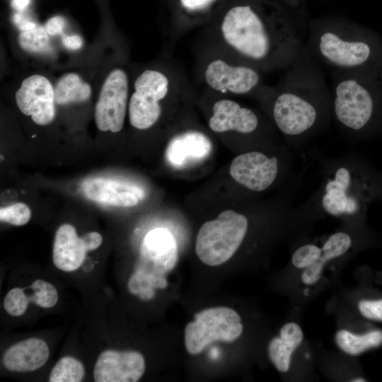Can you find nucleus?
<instances>
[{
    "mask_svg": "<svg viewBox=\"0 0 382 382\" xmlns=\"http://www.w3.org/2000/svg\"><path fill=\"white\" fill-rule=\"evenodd\" d=\"M144 371V359L139 352L105 350L96 361L93 377L96 382H136Z\"/></svg>",
    "mask_w": 382,
    "mask_h": 382,
    "instance_id": "nucleus-15",
    "label": "nucleus"
},
{
    "mask_svg": "<svg viewBox=\"0 0 382 382\" xmlns=\"http://www.w3.org/2000/svg\"><path fill=\"white\" fill-rule=\"evenodd\" d=\"M87 251L82 237L78 236L72 225L64 224L58 228L52 250L56 267L65 272L77 270L83 262Z\"/></svg>",
    "mask_w": 382,
    "mask_h": 382,
    "instance_id": "nucleus-17",
    "label": "nucleus"
},
{
    "mask_svg": "<svg viewBox=\"0 0 382 382\" xmlns=\"http://www.w3.org/2000/svg\"><path fill=\"white\" fill-rule=\"evenodd\" d=\"M352 244V237L345 231L332 234L323 244L322 255L329 261L346 253Z\"/></svg>",
    "mask_w": 382,
    "mask_h": 382,
    "instance_id": "nucleus-27",
    "label": "nucleus"
},
{
    "mask_svg": "<svg viewBox=\"0 0 382 382\" xmlns=\"http://www.w3.org/2000/svg\"><path fill=\"white\" fill-rule=\"evenodd\" d=\"M272 114L279 131L291 137L307 132L316 125L318 118L316 108L311 103L291 93L277 96Z\"/></svg>",
    "mask_w": 382,
    "mask_h": 382,
    "instance_id": "nucleus-12",
    "label": "nucleus"
},
{
    "mask_svg": "<svg viewBox=\"0 0 382 382\" xmlns=\"http://www.w3.org/2000/svg\"><path fill=\"white\" fill-rule=\"evenodd\" d=\"M62 43L68 49L78 50L82 47L83 40L77 35H64L62 37Z\"/></svg>",
    "mask_w": 382,
    "mask_h": 382,
    "instance_id": "nucleus-36",
    "label": "nucleus"
},
{
    "mask_svg": "<svg viewBox=\"0 0 382 382\" xmlns=\"http://www.w3.org/2000/svg\"><path fill=\"white\" fill-rule=\"evenodd\" d=\"M31 217L30 208L23 203L17 202L0 209V219L14 226L26 224Z\"/></svg>",
    "mask_w": 382,
    "mask_h": 382,
    "instance_id": "nucleus-29",
    "label": "nucleus"
},
{
    "mask_svg": "<svg viewBox=\"0 0 382 382\" xmlns=\"http://www.w3.org/2000/svg\"><path fill=\"white\" fill-rule=\"evenodd\" d=\"M358 308L365 318L382 321V299L361 301L358 304Z\"/></svg>",
    "mask_w": 382,
    "mask_h": 382,
    "instance_id": "nucleus-32",
    "label": "nucleus"
},
{
    "mask_svg": "<svg viewBox=\"0 0 382 382\" xmlns=\"http://www.w3.org/2000/svg\"><path fill=\"white\" fill-rule=\"evenodd\" d=\"M64 25V19L61 16H57L47 21L45 28L48 34L57 35L62 33Z\"/></svg>",
    "mask_w": 382,
    "mask_h": 382,
    "instance_id": "nucleus-34",
    "label": "nucleus"
},
{
    "mask_svg": "<svg viewBox=\"0 0 382 382\" xmlns=\"http://www.w3.org/2000/svg\"><path fill=\"white\" fill-rule=\"evenodd\" d=\"M22 113L31 116L39 125H47L55 117L54 90L44 76L35 74L25 79L15 95Z\"/></svg>",
    "mask_w": 382,
    "mask_h": 382,
    "instance_id": "nucleus-11",
    "label": "nucleus"
},
{
    "mask_svg": "<svg viewBox=\"0 0 382 382\" xmlns=\"http://www.w3.org/2000/svg\"><path fill=\"white\" fill-rule=\"evenodd\" d=\"M128 105L129 123L138 130H146L161 118L164 104L193 100L196 89L176 64L146 69L135 79Z\"/></svg>",
    "mask_w": 382,
    "mask_h": 382,
    "instance_id": "nucleus-3",
    "label": "nucleus"
},
{
    "mask_svg": "<svg viewBox=\"0 0 382 382\" xmlns=\"http://www.w3.org/2000/svg\"><path fill=\"white\" fill-rule=\"evenodd\" d=\"M34 296V303L42 308H52L58 301L56 288L50 283L37 279L30 286Z\"/></svg>",
    "mask_w": 382,
    "mask_h": 382,
    "instance_id": "nucleus-28",
    "label": "nucleus"
},
{
    "mask_svg": "<svg viewBox=\"0 0 382 382\" xmlns=\"http://www.w3.org/2000/svg\"><path fill=\"white\" fill-rule=\"evenodd\" d=\"M195 72L203 89L228 97L248 95L260 83L256 67L204 42L197 49Z\"/></svg>",
    "mask_w": 382,
    "mask_h": 382,
    "instance_id": "nucleus-4",
    "label": "nucleus"
},
{
    "mask_svg": "<svg viewBox=\"0 0 382 382\" xmlns=\"http://www.w3.org/2000/svg\"><path fill=\"white\" fill-rule=\"evenodd\" d=\"M243 327L238 313L227 307L200 311L185 328V345L190 354H197L214 341L231 342L241 335Z\"/></svg>",
    "mask_w": 382,
    "mask_h": 382,
    "instance_id": "nucleus-6",
    "label": "nucleus"
},
{
    "mask_svg": "<svg viewBox=\"0 0 382 382\" xmlns=\"http://www.w3.org/2000/svg\"><path fill=\"white\" fill-rule=\"evenodd\" d=\"M213 149L212 139L202 130L183 128L168 141L166 158L176 169H183L206 159Z\"/></svg>",
    "mask_w": 382,
    "mask_h": 382,
    "instance_id": "nucleus-13",
    "label": "nucleus"
},
{
    "mask_svg": "<svg viewBox=\"0 0 382 382\" xmlns=\"http://www.w3.org/2000/svg\"><path fill=\"white\" fill-rule=\"evenodd\" d=\"M85 371L83 364L76 359L66 356L61 358L52 368L50 382H80Z\"/></svg>",
    "mask_w": 382,
    "mask_h": 382,
    "instance_id": "nucleus-25",
    "label": "nucleus"
},
{
    "mask_svg": "<svg viewBox=\"0 0 382 382\" xmlns=\"http://www.w3.org/2000/svg\"><path fill=\"white\" fill-rule=\"evenodd\" d=\"M334 112L345 127L358 132L373 117L374 102L371 93L354 80L340 83L335 91Z\"/></svg>",
    "mask_w": 382,
    "mask_h": 382,
    "instance_id": "nucleus-10",
    "label": "nucleus"
},
{
    "mask_svg": "<svg viewBox=\"0 0 382 382\" xmlns=\"http://www.w3.org/2000/svg\"><path fill=\"white\" fill-rule=\"evenodd\" d=\"M321 255V248L314 244H306L294 252L291 262L298 269H305L313 264Z\"/></svg>",
    "mask_w": 382,
    "mask_h": 382,
    "instance_id": "nucleus-31",
    "label": "nucleus"
},
{
    "mask_svg": "<svg viewBox=\"0 0 382 382\" xmlns=\"http://www.w3.org/2000/svg\"><path fill=\"white\" fill-rule=\"evenodd\" d=\"M25 295V289L16 287L8 291L3 303L6 311L13 316L23 315L29 303L26 301Z\"/></svg>",
    "mask_w": 382,
    "mask_h": 382,
    "instance_id": "nucleus-30",
    "label": "nucleus"
},
{
    "mask_svg": "<svg viewBox=\"0 0 382 382\" xmlns=\"http://www.w3.org/2000/svg\"><path fill=\"white\" fill-rule=\"evenodd\" d=\"M54 90L55 103L59 105L85 102L91 95L89 84L74 73L63 75L58 80Z\"/></svg>",
    "mask_w": 382,
    "mask_h": 382,
    "instance_id": "nucleus-22",
    "label": "nucleus"
},
{
    "mask_svg": "<svg viewBox=\"0 0 382 382\" xmlns=\"http://www.w3.org/2000/svg\"><path fill=\"white\" fill-rule=\"evenodd\" d=\"M202 42L213 45L255 67L266 66L274 56V30L247 4L229 6L204 30Z\"/></svg>",
    "mask_w": 382,
    "mask_h": 382,
    "instance_id": "nucleus-2",
    "label": "nucleus"
},
{
    "mask_svg": "<svg viewBox=\"0 0 382 382\" xmlns=\"http://www.w3.org/2000/svg\"><path fill=\"white\" fill-rule=\"evenodd\" d=\"M19 45L24 50L31 52H45L49 48V37L44 27L23 31L18 37Z\"/></svg>",
    "mask_w": 382,
    "mask_h": 382,
    "instance_id": "nucleus-26",
    "label": "nucleus"
},
{
    "mask_svg": "<svg viewBox=\"0 0 382 382\" xmlns=\"http://www.w3.org/2000/svg\"><path fill=\"white\" fill-rule=\"evenodd\" d=\"M129 80L121 69L112 70L105 80L95 108V121L102 132L117 133L123 128L129 105Z\"/></svg>",
    "mask_w": 382,
    "mask_h": 382,
    "instance_id": "nucleus-7",
    "label": "nucleus"
},
{
    "mask_svg": "<svg viewBox=\"0 0 382 382\" xmlns=\"http://www.w3.org/2000/svg\"><path fill=\"white\" fill-rule=\"evenodd\" d=\"M381 194V180L357 157L348 155L325 163L322 183L312 197L322 214L350 220L361 216Z\"/></svg>",
    "mask_w": 382,
    "mask_h": 382,
    "instance_id": "nucleus-1",
    "label": "nucleus"
},
{
    "mask_svg": "<svg viewBox=\"0 0 382 382\" xmlns=\"http://www.w3.org/2000/svg\"><path fill=\"white\" fill-rule=\"evenodd\" d=\"M29 4V0H13L12 6L17 10H23Z\"/></svg>",
    "mask_w": 382,
    "mask_h": 382,
    "instance_id": "nucleus-37",
    "label": "nucleus"
},
{
    "mask_svg": "<svg viewBox=\"0 0 382 382\" xmlns=\"http://www.w3.org/2000/svg\"><path fill=\"white\" fill-rule=\"evenodd\" d=\"M178 258L175 238L166 228H154L144 236L137 267L164 275L174 268Z\"/></svg>",
    "mask_w": 382,
    "mask_h": 382,
    "instance_id": "nucleus-14",
    "label": "nucleus"
},
{
    "mask_svg": "<svg viewBox=\"0 0 382 382\" xmlns=\"http://www.w3.org/2000/svg\"><path fill=\"white\" fill-rule=\"evenodd\" d=\"M319 47L325 58L335 64L345 66L364 63L371 52L366 43L345 41L332 33H325L321 36Z\"/></svg>",
    "mask_w": 382,
    "mask_h": 382,
    "instance_id": "nucleus-19",
    "label": "nucleus"
},
{
    "mask_svg": "<svg viewBox=\"0 0 382 382\" xmlns=\"http://www.w3.org/2000/svg\"><path fill=\"white\" fill-rule=\"evenodd\" d=\"M303 337L300 326L291 322L282 327L279 337H274L270 341L269 357L278 371L286 372L289 370L292 352L301 343Z\"/></svg>",
    "mask_w": 382,
    "mask_h": 382,
    "instance_id": "nucleus-20",
    "label": "nucleus"
},
{
    "mask_svg": "<svg viewBox=\"0 0 382 382\" xmlns=\"http://www.w3.org/2000/svg\"><path fill=\"white\" fill-rule=\"evenodd\" d=\"M218 0H179L184 16L173 28V40L190 31L193 28L201 25L206 21V16Z\"/></svg>",
    "mask_w": 382,
    "mask_h": 382,
    "instance_id": "nucleus-21",
    "label": "nucleus"
},
{
    "mask_svg": "<svg viewBox=\"0 0 382 382\" xmlns=\"http://www.w3.org/2000/svg\"><path fill=\"white\" fill-rule=\"evenodd\" d=\"M167 284L164 275L137 267L136 271L128 280L127 288L133 295L147 301L155 296V289H164Z\"/></svg>",
    "mask_w": 382,
    "mask_h": 382,
    "instance_id": "nucleus-23",
    "label": "nucleus"
},
{
    "mask_svg": "<svg viewBox=\"0 0 382 382\" xmlns=\"http://www.w3.org/2000/svg\"><path fill=\"white\" fill-rule=\"evenodd\" d=\"M82 190L94 202L119 207L135 206L145 197L144 190L138 185L104 178L86 180Z\"/></svg>",
    "mask_w": 382,
    "mask_h": 382,
    "instance_id": "nucleus-16",
    "label": "nucleus"
},
{
    "mask_svg": "<svg viewBox=\"0 0 382 382\" xmlns=\"http://www.w3.org/2000/svg\"><path fill=\"white\" fill-rule=\"evenodd\" d=\"M283 169V162L276 155L250 151L235 157L229 173L232 178L245 189L261 192L269 189Z\"/></svg>",
    "mask_w": 382,
    "mask_h": 382,
    "instance_id": "nucleus-8",
    "label": "nucleus"
},
{
    "mask_svg": "<svg viewBox=\"0 0 382 382\" xmlns=\"http://www.w3.org/2000/svg\"><path fill=\"white\" fill-rule=\"evenodd\" d=\"M82 238L88 251L98 248L103 241L101 235L96 231L86 233Z\"/></svg>",
    "mask_w": 382,
    "mask_h": 382,
    "instance_id": "nucleus-35",
    "label": "nucleus"
},
{
    "mask_svg": "<svg viewBox=\"0 0 382 382\" xmlns=\"http://www.w3.org/2000/svg\"><path fill=\"white\" fill-rule=\"evenodd\" d=\"M49 355L47 343L42 339L32 337L10 347L3 356V364L11 371H33L42 366Z\"/></svg>",
    "mask_w": 382,
    "mask_h": 382,
    "instance_id": "nucleus-18",
    "label": "nucleus"
},
{
    "mask_svg": "<svg viewBox=\"0 0 382 382\" xmlns=\"http://www.w3.org/2000/svg\"><path fill=\"white\" fill-rule=\"evenodd\" d=\"M246 216L233 210H225L200 227L195 243L199 260L216 266L229 260L243 243L248 229Z\"/></svg>",
    "mask_w": 382,
    "mask_h": 382,
    "instance_id": "nucleus-5",
    "label": "nucleus"
},
{
    "mask_svg": "<svg viewBox=\"0 0 382 382\" xmlns=\"http://www.w3.org/2000/svg\"><path fill=\"white\" fill-rule=\"evenodd\" d=\"M353 382H364V381H366L365 380H364L363 378H356L354 380L352 381Z\"/></svg>",
    "mask_w": 382,
    "mask_h": 382,
    "instance_id": "nucleus-38",
    "label": "nucleus"
},
{
    "mask_svg": "<svg viewBox=\"0 0 382 382\" xmlns=\"http://www.w3.org/2000/svg\"><path fill=\"white\" fill-rule=\"evenodd\" d=\"M202 95L210 102L209 129L216 134H253L260 127V118L253 110L228 96L204 90Z\"/></svg>",
    "mask_w": 382,
    "mask_h": 382,
    "instance_id": "nucleus-9",
    "label": "nucleus"
},
{
    "mask_svg": "<svg viewBox=\"0 0 382 382\" xmlns=\"http://www.w3.org/2000/svg\"><path fill=\"white\" fill-rule=\"evenodd\" d=\"M328 261V260L321 255L313 264L305 268L301 274L302 282L307 285L316 283L320 278L323 267Z\"/></svg>",
    "mask_w": 382,
    "mask_h": 382,
    "instance_id": "nucleus-33",
    "label": "nucleus"
},
{
    "mask_svg": "<svg viewBox=\"0 0 382 382\" xmlns=\"http://www.w3.org/2000/svg\"><path fill=\"white\" fill-rule=\"evenodd\" d=\"M335 342L345 352L351 355H357L370 348L381 345L382 331L376 330L364 335H356L342 330L337 332Z\"/></svg>",
    "mask_w": 382,
    "mask_h": 382,
    "instance_id": "nucleus-24",
    "label": "nucleus"
}]
</instances>
